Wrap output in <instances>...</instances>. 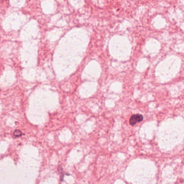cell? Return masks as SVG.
Here are the masks:
<instances>
[{
	"instance_id": "obj_2",
	"label": "cell",
	"mask_w": 184,
	"mask_h": 184,
	"mask_svg": "<svg viewBox=\"0 0 184 184\" xmlns=\"http://www.w3.org/2000/svg\"><path fill=\"white\" fill-rule=\"evenodd\" d=\"M22 135V133L19 130H15L14 131V136L15 137H19Z\"/></svg>"
},
{
	"instance_id": "obj_1",
	"label": "cell",
	"mask_w": 184,
	"mask_h": 184,
	"mask_svg": "<svg viewBox=\"0 0 184 184\" xmlns=\"http://www.w3.org/2000/svg\"><path fill=\"white\" fill-rule=\"evenodd\" d=\"M143 120V115L141 114H134L132 115L130 119V124L131 125H135L137 123L140 122Z\"/></svg>"
}]
</instances>
